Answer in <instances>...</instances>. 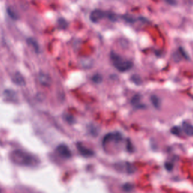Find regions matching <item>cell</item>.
<instances>
[{
	"mask_svg": "<svg viewBox=\"0 0 193 193\" xmlns=\"http://www.w3.org/2000/svg\"><path fill=\"white\" fill-rule=\"evenodd\" d=\"M151 101L154 106L156 108H159L160 106V100L156 95H152L151 97Z\"/></svg>",
	"mask_w": 193,
	"mask_h": 193,
	"instance_id": "cell-9",
	"label": "cell"
},
{
	"mask_svg": "<svg viewBox=\"0 0 193 193\" xmlns=\"http://www.w3.org/2000/svg\"><path fill=\"white\" fill-rule=\"evenodd\" d=\"M107 17V14L101 10H93L90 15V19L93 23H97L100 20Z\"/></svg>",
	"mask_w": 193,
	"mask_h": 193,
	"instance_id": "cell-3",
	"label": "cell"
},
{
	"mask_svg": "<svg viewBox=\"0 0 193 193\" xmlns=\"http://www.w3.org/2000/svg\"><path fill=\"white\" fill-rule=\"evenodd\" d=\"M10 161L14 164L20 166L33 168L40 164V159L38 156L26 151L16 150L10 152Z\"/></svg>",
	"mask_w": 193,
	"mask_h": 193,
	"instance_id": "cell-1",
	"label": "cell"
},
{
	"mask_svg": "<svg viewBox=\"0 0 193 193\" xmlns=\"http://www.w3.org/2000/svg\"><path fill=\"white\" fill-rule=\"evenodd\" d=\"M165 168L167 170H172V168H173V165L171 164V163H167L165 164Z\"/></svg>",
	"mask_w": 193,
	"mask_h": 193,
	"instance_id": "cell-18",
	"label": "cell"
},
{
	"mask_svg": "<svg viewBox=\"0 0 193 193\" xmlns=\"http://www.w3.org/2000/svg\"><path fill=\"white\" fill-rule=\"evenodd\" d=\"M184 130L186 134L188 136H193V125L188 123H184Z\"/></svg>",
	"mask_w": 193,
	"mask_h": 193,
	"instance_id": "cell-7",
	"label": "cell"
},
{
	"mask_svg": "<svg viewBox=\"0 0 193 193\" xmlns=\"http://www.w3.org/2000/svg\"><path fill=\"white\" fill-rule=\"evenodd\" d=\"M110 57L113 66L119 71L125 72L128 71L133 66L132 62L123 58L115 53L112 52Z\"/></svg>",
	"mask_w": 193,
	"mask_h": 193,
	"instance_id": "cell-2",
	"label": "cell"
},
{
	"mask_svg": "<svg viewBox=\"0 0 193 193\" xmlns=\"http://www.w3.org/2000/svg\"><path fill=\"white\" fill-rule=\"evenodd\" d=\"M27 41H28L29 44H30L36 51H38V44L34 39L32 38H30L28 39Z\"/></svg>",
	"mask_w": 193,
	"mask_h": 193,
	"instance_id": "cell-13",
	"label": "cell"
},
{
	"mask_svg": "<svg viewBox=\"0 0 193 193\" xmlns=\"http://www.w3.org/2000/svg\"><path fill=\"white\" fill-rule=\"evenodd\" d=\"M13 81L14 82L15 84H16L17 85L23 86L26 84L23 76L19 72H16L15 74L13 76Z\"/></svg>",
	"mask_w": 193,
	"mask_h": 193,
	"instance_id": "cell-6",
	"label": "cell"
},
{
	"mask_svg": "<svg viewBox=\"0 0 193 193\" xmlns=\"http://www.w3.org/2000/svg\"><path fill=\"white\" fill-rule=\"evenodd\" d=\"M77 148L80 154L84 156H91L93 155V152L84 146L81 143H77Z\"/></svg>",
	"mask_w": 193,
	"mask_h": 193,
	"instance_id": "cell-5",
	"label": "cell"
},
{
	"mask_svg": "<svg viewBox=\"0 0 193 193\" xmlns=\"http://www.w3.org/2000/svg\"><path fill=\"white\" fill-rule=\"evenodd\" d=\"M4 94L6 97H7L8 99H14L16 97V94L14 91L10 90H7L4 92Z\"/></svg>",
	"mask_w": 193,
	"mask_h": 193,
	"instance_id": "cell-10",
	"label": "cell"
},
{
	"mask_svg": "<svg viewBox=\"0 0 193 193\" xmlns=\"http://www.w3.org/2000/svg\"><path fill=\"white\" fill-rule=\"evenodd\" d=\"M140 101H141V96L139 94H136L132 98V104H133V106H136L137 108H138V107L141 108V106L139 104L140 103Z\"/></svg>",
	"mask_w": 193,
	"mask_h": 193,
	"instance_id": "cell-8",
	"label": "cell"
},
{
	"mask_svg": "<svg viewBox=\"0 0 193 193\" xmlns=\"http://www.w3.org/2000/svg\"><path fill=\"white\" fill-rule=\"evenodd\" d=\"M165 1L171 6H176L177 4V2L176 0H165Z\"/></svg>",
	"mask_w": 193,
	"mask_h": 193,
	"instance_id": "cell-16",
	"label": "cell"
},
{
	"mask_svg": "<svg viewBox=\"0 0 193 193\" xmlns=\"http://www.w3.org/2000/svg\"><path fill=\"white\" fill-rule=\"evenodd\" d=\"M93 80H94L95 83H99L101 81V76L99 75H96L93 77Z\"/></svg>",
	"mask_w": 193,
	"mask_h": 193,
	"instance_id": "cell-17",
	"label": "cell"
},
{
	"mask_svg": "<svg viewBox=\"0 0 193 193\" xmlns=\"http://www.w3.org/2000/svg\"><path fill=\"white\" fill-rule=\"evenodd\" d=\"M170 132L173 134L176 135V136H178L180 133V130H179V127H173L172 128V129L170 130Z\"/></svg>",
	"mask_w": 193,
	"mask_h": 193,
	"instance_id": "cell-14",
	"label": "cell"
},
{
	"mask_svg": "<svg viewBox=\"0 0 193 193\" xmlns=\"http://www.w3.org/2000/svg\"><path fill=\"white\" fill-rule=\"evenodd\" d=\"M57 154L62 158L68 159L71 156V152L69 148L65 145H60L56 149Z\"/></svg>",
	"mask_w": 193,
	"mask_h": 193,
	"instance_id": "cell-4",
	"label": "cell"
},
{
	"mask_svg": "<svg viewBox=\"0 0 193 193\" xmlns=\"http://www.w3.org/2000/svg\"><path fill=\"white\" fill-rule=\"evenodd\" d=\"M40 82L44 85H47L49 84V78L47 76L44 74H40L39 76Z\"/></svg>",
	"mask_w": 193,
	"mask_h": 193,
	"instance_id": "cell-12",
	"label": "cell"
},
{
	"mask_svg": "<svg viewBox=\"0 0 193 193\" xmlns=\"http://www.w3.org/2000/svg\"><path fill=\"white\" fill-rule=\"evenodd\" d=\"M58 24L60 27L65 29L67 26V22L65 19H60L58 20Z\"/></svg>",
	"mask_w": 193,
	"mask_h": 193,
	"instance_id": "cell-15",
	"label": "cell"
},
{
	"mask_svg": "<svg viewBox=\"0 0 193 193\" xmlns=\"http://www.w3.org/2000/svg\"><path fill=\"white\" fill-rule=\"evenodd\" d=\"M7 13H8V14L9 15V17L13 19H18V15L17 14V13L15 12L14 10L13 9V8H8L7 9Z\"/></svg>",
	"mask_w": 193,
	"mask_h": 193,
	"instance_id": "cell-11",
	"label": "cell"
}]
</instances>
